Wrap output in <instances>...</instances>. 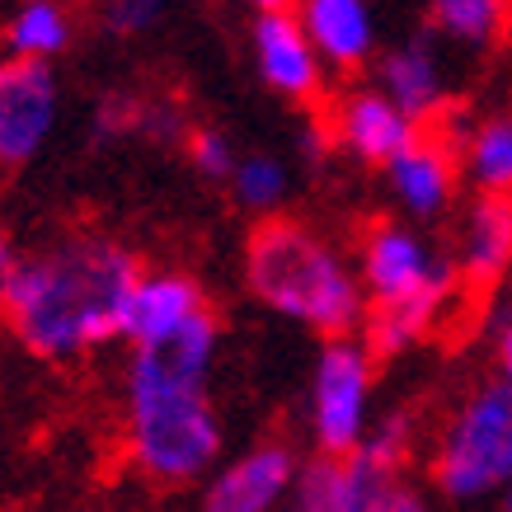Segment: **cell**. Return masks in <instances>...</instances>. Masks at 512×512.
Instances as JSON below:
<instances>
[{
	"label": "cell",
	"instance_id": "277c9868",
	"mask_svg": "<svg viewBox=\"0 0 512 512\" xmlns=\"http://www.w3.org/2000/svg\"><path fill=\"white\" fill-rule=\"evenodd\" d=\"M362 278L372 292L367 348L372 357H390L428 339L456 287V268L437 259L414 231L395 221H376L362 240Z\"/></svg>",
	"mask_w": 512,
	"mask_h": 512
},
{
	"label": "cell",
	"instance_id": "cb8c5ba5",
	"mask_svg": "<svg viewBox=\"0 0 512 512\" xmlns=\"http://www.w3.org/2000/svg\"><path fill=\"white\" fill-rule=\"evenodd\" d=\"M498 381L512 386V320L498 329Z\"/></svg>",
	"mask_w": 512,
	"mask_h": 512
},
{
	"label": "cell",
	"instance_id": "e0dca14e",
	"mask_svg": "<svg viewBox=\"0 0 512 512\" xmlns=\"http://www.w3.org/2000/svg\"><path fill=\"white\" fill-rule=\"evenodd\" d=\"M466 170L480 193L512 198V118H489L466 141Z\"/></svg>",
	"mask_w": 512,
	"mask_h": 512
},
{
	"label": "cell",
	"instance_id": "484cf974",
	"mask_svg": "<svg viewBox=\"0 0 512 512\" xmlns=\"http://www.w3.org/2000/svg\"><path fill=\"white\" fill-rule=\"evenodd\" d=\"M503 512H512V489H508V494H503Z\"/></svg>",
	"mask_w": 512,
	"mask_h": 512
},
{
	"label": "cell",
	"instance_id": "7a4b0ae2",
	"mask_svg": "<svg viewBox=\"0 0 512 512\" xmlns=\"http://www.w3.org/2000/svg\"><path fill=\"white\" fill-rule=\"evenodd\" d=\"M217 315L202 311L165 348H132L123 376L127 451L160 489L202 480L221 456V419L207 395L217 357Z\"/></svg>",
	"mask_w": 512,
	"mask_h": 512
},
{
	"label": "cell",
	"instance_id": "4fadbf2b",
	"mask_svg": "<svg viewBox=\"0 0 512 512\" xmlns=\"http://www.w3.org/2000/svg\"><path fill=\"white\" fill-rule=\"evenodd\" d=\"M512 264V198L480 193V202L466 212L461 249H456V273L470 287H494Z\"/></svg>",
	"mask_w": 512,
	"mask_h": 512
},
{
	"label": "cell",
	"instance_id": "2e32d148",
	"mask_svg": "<svg viewBox=\"0 0 512 512\" xmlns=\"http://www.w3.org/2000/svg\"><path fill=\"white\" fill-rule=\"evenodd\" d=\"M0 43L10 57L24 62H52L71 47V10L62 0H15L0 19Z\"/></svg>",
	"mask_w": 512,
	"mask_h": 512
},
{
	"label": "cell",
	"instance_id": "ac0fdd59",
	"mask_svg": "<svg viewBox=\"0 0 512 512\" xmlns=\"http://www.w3.org/2000/svg\"><path fill=\"white\" fill-rule=\"evenodd\" d=\"M428 5H433L437 29L470 47L494 43L508 24V0H428Z\"/></svg>",
	"mask_w": 512,
	"mask_h": 512
},
{
	"label": "cell",
	"instance_id": "52a82bcc",
	"mask_svg": "<svg viewBox=\"0 0 512 512\" xmlns=\"http://www.w3.org/2000/svg\"><path fill=\"white\" fill-rule=\"evenodd\" d=\"M57 123V80L47 62H0V165H24L43 151Z\"/></svg>",
	"mask_w": 512,
	"mask_h": 512
},
{
	"label": "cell",
	"instance_id": "44dd1931",
	"mask_svg": "<svg viewBox=\"0 0 512 512\" xmlns=\"http://www.w3.org/2000/svg\"><path fill=\"white\" fill-rule=\"evenodd\" d=\"M165 5L170 0H99V15L109 24V33L118 38H132V33H146L165 15Z\"/></svg>",
	"mask_w": 512,
	"mask_h": 512
},
{
	"label": "cell",
	"instance_id": "9c48e42d",
	"mask_svg": "<svg viewBox=\"0 0 512 512\" xmlns=\"http://www.w3.org/2000/svg\"><path fill=\"white\" fill-rule=\"evenodd\" d=\"M334 137L367 165H395L419 141V123L381 90H353L334 109Z\"/></svg>",
	"mask_w": 512,
	"mask_h": 512
},
{
	"label": "cell",
	"instance_id": "9a60e30c",
	"mask_svg": "<svg viewBox=\"0 0 512 512\" xmlns=\"http://www.w3.org/2000/svg\"><path fill=\"white\" fill-rule=\"evenodd\" d=\"M381 94H390L414 123L442 118L447 85H442V62H437L428 38H414V43L386 52V62H381Z\"/></svg>",
	"mask_w": 512,
	"mask_h": 512
},
{
	"label": "cell",
	"instance_id": "8fae6325",
	"mask_svg": "<svg viewBox=\"0 0 512 512\" xmlns=\"http://www.w3.org/2000/svg\"><path fill=\"white\" fill-rule=\"evenodd\" d=\"M254 57H259V71L278 94L287 99H315L320 94V52L306 38L301 19L292 10H278V15H259L254 24Z\"/></svg>",
	"mask_w": 512,
	"mask_h": 512
},
{
	"label": "cell",
	"instance_id": "ba28073f",
	"mask_svg": "<svg viewBox=\"0 0 512 512\" xmlns=\"http://www.w3.org/2000/svg\"><path fill=\"white\" fill-rule=\"evenodd\" d=\"M296 451L282 442H264V447L235 456L217 480L202 489L198 512H273L278 498L296 484Z\"/></svg>",
	"mask_w": 512,
	"mask_h": 512
},
{
	"label": "cell",
	"instance_id": "ffe728a7",
	"mask_svg": "<svg viewBox=\"0 0 512 512\" xmlns=\"http://www.w3.org/2000/svg\"><path fill=\"white\" fill-rule=\"evenodd\" d=\"M231 184H235V198L245 202V207L268 212V207H278L282 193H287V165L273 156H240Z\"/></svg>",
	"mask_w": 512,
	"mask_h": 512
},
{
	"label": "cell",
	"instance_id": "3957f363",
	"mask_svg": "<svg viewBox=\"0 0 512 512\" xmlns=\"http://www.w3.org/2000/svg\"><path fill=\"white\" fill-rule=\"evenodd\" d=\"M245 282L268 311L287 315L296 325L320 329L329 339H343L362 320V287L339 259V249L325 245L301 221H264L245 245Z\"/></svg>",
	"mask_w": 512,
	"mask_h": 512
},
{
	"label": "cell",
	"instance_id": "d6986e66",
	"mask_svg": "<svg viewBox=\"0 0 512 512\" xmlns=\"http://www.w3.org/2000/svg\"><path fill=\"white\" fill-rule=\"evenodd\" d=\"M409 451H414V419L409 414H386L376 428H367V437H362V447L353 456H362L367 466L386 470V475H400Z\"/></svg>",
	"mask_w": 512,
	"mask_h": 512
},
{
	"label": "cell",
	"instance_id": "30bf717a",
	"mask_svg": "<svg viewBox=\"0 0 512 512\" xmlns=\"http://www.w3.org/2000/svg\"><path fill=\"white\" fill-rule=\"evenodd\" d=\"M202 311H207V301H202V287L193 278H184V273H141L137 292L127 301L123 339H132V348H165Z\"/></svg>",
	"mask_w": 512,
	"mask_h": 512
},
{
	"label": "cell",
	"instance_id": "7c38bea8",
	"mask_svg": "<svg viewBox=\"0 0 512 512\" xmlns=\"http://www.w3.org/2000/svg\"><path fill=\"white\" fill-rule=\"evenodd\" d=\"M296 19L329 66L357 71L372 57L376 19L367 0H296Z\"/></svg>",
	"mask_w": 512,
	"mask_h": 512
},
{
	"label": "cell",
	"instance_id": "d4e9b609",
	"mask_svg": "<svg viewBox=\"0 0 512 512\" xmlns=\"http://www.w3.org/2000/svg\"><path fill=\"white\" fill-rule=\"evenodd\" d=\"M249 5H254L259 15H278V10H292L296 0H249Z\"/></svg>",
	"mask_w": 512,
	"mask_h": 512
},
{
	"label": "cell",
	"instance_id": "5b68a950",
	"mask_svg": "<svg viewBox=\"0 0 512 512\" xmlns=\"http://www.w3.org/2000/svg\"><path fill=\"white\" fill-rule=\"evenodd\" d=\"M428 475L447 498L508 494L512 489V386L489 381L456 404L437 433Z\"/></svg>",
	"mask_w": 512,
	"mask_h": 512
},
{
	"label": "cell",
	"instance_id": "8992f818",
	"mask_svg": "<svg viewBox=\"0 0 512 512\" xmlns=\"http://www.w3.org/2000/svg\"><path fill=\"white\" fill-rule=\"evenodd\" d=\"M367 400H372V348L334 339L320 348L311 381V433L320 456H353L367 437Z\"/></svg>",
	"mask_w": 512,
	"mask_h": 512
},
{
	"label": "cell",
	"instance_id": "5bb4252c",
	"mask_svg": "<svg viewBox=\"0 0 512 512\" xmlns=\"http://www.w3.org/2000/svg\"><path fill=\"white\" fill-rule=\"evenodd\" d=\"M386 174L404 212L437 217L456 188V151L442 137H419L395 165H386Z\"/></svg>",
	"mask_w": 512,
	"mask_h": 512
},
{
	"label": "cell",
	"instance_id": "6da1fadb",
	"mask_svg": "<svg viewBox=\"0 0 512 512\" xmlns=\"http://www.w3.org/2000/svg\"><path fill=\"white\" fill-rule=\"evenodd\" d=\"M141 264L113 240L71 235L62 245L24 254L0 273V315L15 339L47 362H66L123 339L127 301Z\"/></svg>",
	"mask_w": 512,
	"mask_h": 512
},
{
	"label": "cell",
	"instance_id": "7402d4cb",
	"mask_svg": "<svg viewBox=\"0 0 512 512\" xmlns=\"http://www.w3.org/2000/svg\"><path fill=\"white\" fill-rule=\"evenodd\" d=\"M188 156H193V165L207 179H231L235 165H240V156L231 151V141L221 137V132H193L188 137Z\"/></svg>",
	"mask_w": 512,
	"mask_h": 512
},
{
	"label": "cell",
	"instance_id": "603a6c76",
	"mask_svg": "<svg viewBox=\"0 0 512 512\" xmlns=\"http://www.w3.org/2000/svg\"><path fill=\"white\" fill-rule=\"evenodd\" d=\"M376 512H428V503H423L419 489H409L404 480H390L381 503H376Z\"/></svg>",
	"mask_w": 512,
	"mask_h": 512
}]
</instances>
